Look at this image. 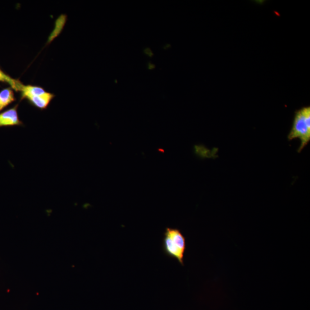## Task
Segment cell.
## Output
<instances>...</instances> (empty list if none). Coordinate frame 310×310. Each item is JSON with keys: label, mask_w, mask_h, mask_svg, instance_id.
<instances>
[{"label": "cell", "mask_w": 310, "mask_h": 310, "mask_svg": "<svg viewBox=\"0 0 310 310\" xmlns=\"http://www.w3.org/2000/svg\"><path fill=\"white\" fill-rule=\"evenodd\" d=\"M186 239L177 228L166 227L162 240V250L166 256L175 259L184 266Z\"/></svg>", "instance_id": "cell-1"}, {"label": "cell", "mask_w": 310, "mask_h": 310, "mask_svg": "<svg viewBox=\"0 0 310 310\" xmlns=\"http://www.w3.org/2000/svg\"><path fill=\"white\" fill-rule=\"evenodd\" d=\"M299 139L301 141L298 152H300L310 141V107H304L295 112L293 125L288 135L289 141Z\"/></svg>", "instance_id": "cell-2"}, {"label": "cell", "mask_w": 310, "mask_h": 310, "mask_svg": "<svg viewBox=\"0 0 310 310\" xmlns=\"http://www.w3.org/2000/svg\"><path fill=\"white\" fill-rule=\"evenodd\" d=\"M19 105H16L8 110L0 113V127L20 126L23 125L18 115L17 108Z\"/></svg>", "instance_id": "cell-3"}, {"label": "cell", "mask_w": 310, "mask_h": 310, "mask_svg": "<svg viewBox=\"0 0 310 310\" xmlns=\"http://www.w3.org/2000/svg\"><path fill=\"white\" fill-rule=\"evenodd\" d=\"M54 97V94L49 93L45 96H29L25 99L28 100L29 102L35 107L44 110L47 108Z\"/></svg>", "instance_id": "cell-4"}, {"label": "cell", "mask_w": 310, "mask_h": 310, "mask_svg": "<svg viewBox=\"0 0 310 310\" xmlns=\"http://www.w3.org/2000/svg\"><path fill=\"white\" fill-rule=\"evenodd\" d=\"M15 100V94L12 88H6L0 91V112Z\"/></svg>", "instance_id": "cell-5"}, {"label": "cell", "mask_w": 310, "mask_h": 310, "mask_svg": "<svg viewBox=\"0 0 310 310\" xmlns=\"http://www.w3.org/2000/svg\"><path fill=\"white\" fill-rule=\"evenodd\" d=\"M0 82H4L11 86L12 89L17 90L18 86L20 82L19 81L13 80L10 76L7 75L1 69H0Z\"/></svg>", "instance_id": "cell-6"}, {"label": "cell", "mask_w": 310, "mask_h": 310, "mask_svg": "<svg viewBox=\"0 0 310 310\" xmlns=\"http://www.w3.org/2000/svg\"><path fill=\"white\" fill-rule=\"evenodd\" d=\"M145 52V54H148L149 56L150 57H152L153 56V54H152L151 51H150V49H146Z\"/></svg>", "instance_id": "cell-7"}, {"label": "cell", "mask_w": 310, "mask_h": 310, "mask_svg": "<svg viewBox=\"0 0 310 310\" xmlns=\"http://www.w3.org/2000/svg\"><path fill=\"white\" fill-rule=\"evenodd\" d=\"M154 67V66L152 65L151 63H150V65H149V68H150V69H152V68Z\"/></svg>", "instance_id": "cell-8"}]
</instances>
